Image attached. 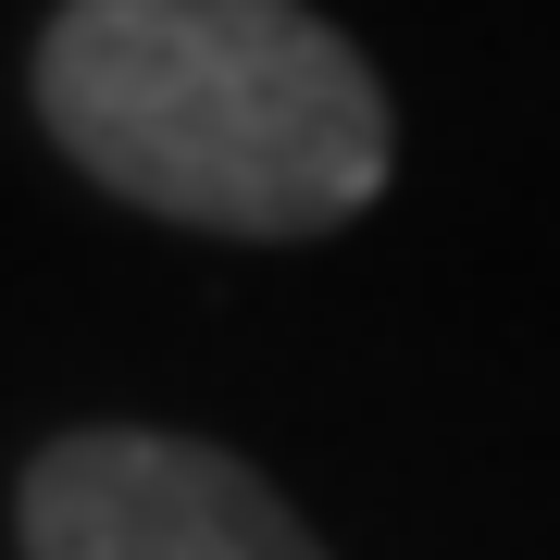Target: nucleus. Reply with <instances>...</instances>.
<instances>
[{
    "instance_id": "obj_1",
    "label": "nucleus",
    "mask_w": 560,
    "mask_h": 560,
    "mask_svg": "<svg viewBox=\"0 0 560 560\" xmlns=\"http://www.w3.org/2000/svg\"><path fill=\"white\" fill-rule=\"evenodd\" d=\"M38 113L113 200L212 237H324L399 162L374 62L300 0H62Z\"/></svg>"
},
{
    "instance_id": "obj_2",
    "label": "nucleus",
    "mask_w": 560,
    "mask_h": 560,
    "mask_svg": "<svg viewBox=\"0 0 560 560\" xmlns=\"http://www.w3.org/2000/svg\"><path fill=\"white\" fill-rule=\"evenodd\" d=\"M25 560H324V536L249 460L150 423H88L25 460L13 499Z\"/></svg>"
}]
</instances>
